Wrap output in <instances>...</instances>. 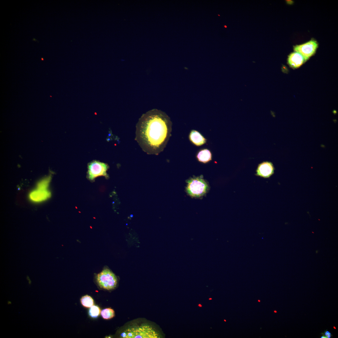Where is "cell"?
Here are the masks:
<instances>
[{"instance_id": "6da1fadb", "label": "cell", "mask_w": 338, "mask_h": 338, "mask_svg": "<svg viewBox=\"0 0 338 338\" xmlns=\"http://www.w3.org/2000/svg\"><path fill=\"white\" fill-rule=\"evenodd\" d=\"M172 125L164 112L156 109L149 110L142 115L136 125L135 140L145 152L158 155L168 142Z\"/></svg>"}, {"instance_id": "7a4b0ae2", "label": "cell", "mask_w": 338, "mask_h": 338, "mask_svg": "<svg viewBox=\"0 0 338 338\" xmlns=\"http://www.w3.org/2000/svg\"><path fill=\"white\" fill-rule=\"evenodd\" d=\"M124 338H158V332L151 325L146 323L133 325L127 327L121 334Z\"/></svg>"}, {"instance_id": "3957f363", "label": "cell", "mask_w": 338, "mask_h": 338, "mask_svg": "<svg viewBox=\"0 0 338 338\" xmlns=\"http://www.w3.org/2000/svg\"><path fill=\"white\" fill-rule=\"evenodd\" d=\"M186 188L188 194L192 197H200L204 195L209 190V186L201 177H194L187 180Z\"/></svg>"}, {"instance_id": "277c9868", "label": "cell", "mask_w": 338, "mask_h": 338, "mask_svg": "<svg viewBox=\"0 0 338 338\" xmlns=\"http://www.w3.org/2000/svg\"><path fill=\"white\" fill-rule=\"evenodd\" d=\"M50 177H48L40 181L36 188L29 193V197L32 201L38 202L44 201L49 198L51 193L48 189Z\"/></svg>"}, {"instance_id": "5b68a950", "label": "cell", "mask_w": 338, "mask_h": 338, "mask_svg": "<svg viewBox=\"0 0 338 338\" xmlns=\"http://www.w3.org/2000/svg\"><path fill=\"white\" fill-rule=\"evenodd\" d=\"M97 282L101 288L110 290L114 289L117 284L116 276L108 269H105L97 274L96 277Z\"/></svg>"}, {"instance_id": "8992f818", "label": "cell", "mask_w": 338, "mask_h": 338, "mask_svg": "<svg viewBox=\"0 0 338 338\" xmlns=\"http://www.w3.org/2000/svg\"><path fill=\"white\" fill-rule=\"evenodd\" d=\"M109 166L106 163L97 161L90 163L88 166V177L89 179L93 180L96 177L100 176L108 177L107 173Z\"/></svg>"}, {"instance_id": "52a82bcc", "label": "cell", "mask_w": 338, "mask_h": 338, "mask_svg": "<svg viewBox=\"0 0 338 338\" xmlns=\"http://www.w3.org/2000/svg\"><path fill=\"white\" fill-rule=\"evenodd\" d=\"M318 47L316 41L311 40L305 44L297 45L294 47V50L299 53L304 58L305 61L315 53Z\"/></svg>"}, {"instance_id": "ba28073f", "label": "cell", "mask_w": 338, "mask_h": 338, "mask_svg": "<svg viewBox=\"0 0 338 338\" xmlns=\"http://www.w3.org/2000/svg\"><path fill=\"white\" fill-rule=\"evenodd\" d=\"M274 168L270 162L265 161L259 165L256 170V175L265 178L270 177L274 173Z\"/></svg>"}, {"instance_id": "9c48e42d", "label": "cell", "mask_w": 338, "mask_h": 338, "mask_svg": "<svg viewBox=\"0 0 338 338\" xmlns=\"http://www.w3.org/2000/svg\"><path fill=\"white\" fill-rule=\"evenodd\" d=\"M288 61L291 67L294 68H296L300 67L305 61L300 54L295 52L289 55Z\"/></svg>"}, {"instance_id": "30bf717a", "label": "cell", "mask_w": 338, "mask_h": 338, "mask_svg": "<svg viewBox=\"0 0 338 338\" xmlns=\"http://www.w3.org/2000/svg\"><path fill=\"white\" fill-rule=\"evenodd\" d=\"M190 140L197 146H200L206 142V140L198 132L192 130L189 135Z\"/></svg>"}, {"instance_id": "8fae6325", "label": "cell", "mask_w": 338, "mask_h": 338, "mask_svg": "<svg viewBox=\"0 0 338 338\" xmlns=\"http://www.w3.org/2000/svg\"><path fill=\"white\" fill-rule=\"evenodd\" d=\"M197 157L199 161L206 163L211 160L212 154L209 150L204 149L200 151Z\"/></svg>"}, {"instance_id": "7c38bea8", "label": "cell", "mask_w": 338, "mask_h": 338, "mask_svg": "<svg viewBox=\"0 0 338 338\" xmlns=\"http://www.w3.org/2000/svg\"><path fill=\"white\" fill-rule=\"evenodd\" d=\"M80 301L82 305L86 307H90L94 304L93 299L87 295L82 297L80 299Z\"/></svg>"}, {"instance_id": "4fadbf2b", "label": "cell", "mask_w": 338, "mask_h": 338, "mask_svg": "<svg viewBox=\"0 0 338 338\" xmlns=\"http://www.w3.org/2000/svg\"><path fill=\"white\" fill-rule=\"evenodd\" d=\"M102 317L105 319L112 318L115 316V311L111 308H108L103 310L101 312Z\"/></svg>"}, {"instance_id": "5bb4252c", "label": "cell", "mask_w": 338, "mask_h": 338, "mask_svg": "<svg viewBox=\"0 0 338 338\" xmlns=\"http://www.w3.org/2000/svg\"><path fill=\"white\" fill-rule=\"evenodd\" d=\"M100 309L98 306L93 305L90 307L89 315L92 318H96L100 315Z\"/></svg>"}, {"instance_id": "9a60e30c", "label": "cell", "mask_w": 338, "mask_h": 338, "mask_svg": "<svg viewBox=\"0 0 338 338\" xmlns=\"http://www.w3.org/2000/svg\"><path fill=\"white\" fill-rule=\"evenodd\" d=\"M324 334L326 336L327 338H330L331 337V336H332L330 333L327 330L324 332Z\"/></svg>"}, {"instance_id": "2e32d148", "label": "cell", "mask_w": 338, "mask_h": 338, "mask_svg": "<svg viewBox=\"0 0 338 338\" xmlns=\"http://www.w3.org/2000/svg\"><path fill=\"white\" fill-rule=\"evenodd\" d=\"M27 279L28 281V283H29V284H30L31 283V281L30 280L28 276H27Z\"/></svg>"}, {"instance_id": "e0dca14e", "label": "cell", "mask_w": 338, "mask_h": 338, "mask_svg": "<svg viewBox=\"0 0 338 338\" xmlns=\"http://www.w3.org/2000/svg\"><path fill=\"white\" fill-rule=\"evenodd\" d=\"M321 338H327L325 335H323L321 337Z\"/></svg>"}, {"instance_id": "ac0fdd59", "label": "cell", "mask_w": 338, "mask_h": 338, "mask_svg": "<svg viewBox=\"0 0 338 338\" xmlns=\"http://www.w3.org/2000/svg\"><path fill=\"white\" fill-rule=\"evenodd\" d=\"M8 305L11 304V302L10 301H8Z\"/></svg>"}, {"instance_id": "d6986e66", "label": "cell", "mask_w": 338, "mask_h": 338, "mask_svg": "<svg viewBox=\"0 0 338 338\" xmlns=\"http://www.w3.org/2000/svg\"><path fill=\"white\" fill-rule=\"evenodd\" d=\"M198 305V306H199V307H201L202 306V305L200 304H199Z\"/></svg>"}, {"instance_id": "ffe728a7", "label": "cell", "mask_w": 338, "mask_h": 338, "mask_svg": "<svg viewBox=\"0 0 338 338\" xmlns=\"http://www.w3.org/2000/svg\"><path fill=\"white\" fill-rule=\"evenodd\" d=\"M209 300H212V298H209Z\"/></svg>"}, {"instance_id": "44dd1931", "label": "cell", "mask_w": 338, "mask_h": 338, "mask_svg": "<svg viewBox=\"0 0 338 338\" xmlns=\"http://www.w3.org/2000/svg\"><path fill=\"white\" fill-rule=\"evenodd\" d=\"M41 59H42V60H44V59H43V58H41Z\"/></svg>"}, {"instance_id": "7402d4cb", "label": "cell", "mask_w": 338, "mask_h": 338, "mask_svg": "<svg viewBox=\"0 0 338 338\" xmlns=\"http://www.w3.org/2000/svg\"><path fill=\"white\" fill-rule=\"evenodd\" d=\"M274 311L275 312H276V311Z\"/></svg>"}, {"instance_id": "603a6c76", "label": "cell", "mask_w": 338, "mask_h": 338, "mask_svg": "<svg viewBox=\"0 0 338 338\" xmlns=\"http://www.w3.org/2000/svg\"><path fill=\"white\" fill-rule=\"evenodd\" d=\"M258 301H259V302H260V300H258Z\"/></svg>"}, {"instance_id": "cb8c5ba5", "label": "cell", "mask_w": 338, "mask_h": 338, "mask_svg": "<svg viewBox=\"0 0 338 338\" xmlns=\"http://www.w3.org/2000/svg\"><path fill=\"white\" fill-rule=\"evenodd\" d=\"M224 320V321H226V320Z\"/></svg>"}]
</instances>
